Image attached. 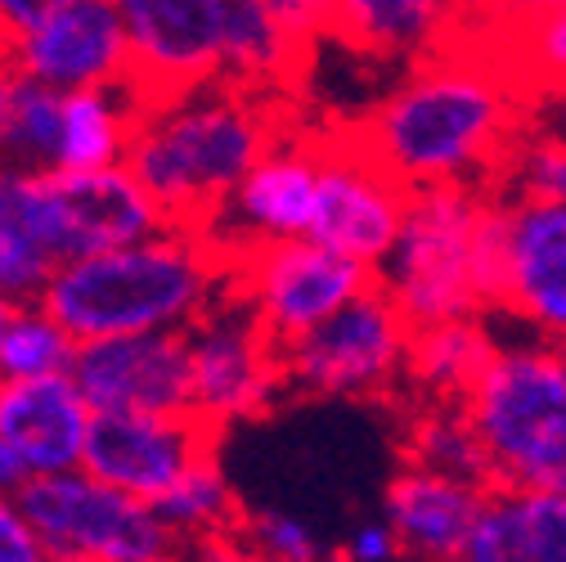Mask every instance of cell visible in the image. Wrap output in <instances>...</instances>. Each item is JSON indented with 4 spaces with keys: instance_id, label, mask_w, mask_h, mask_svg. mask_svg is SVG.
Segmentation results:
<instances>
[{
    "instance_id": "6da1fadb",
    "label": "cell",
    "mask_w": 566,
    "mask_h": 562,
    "mask_svg": "<svg viewBox=\"0 0 566 562\" xmlns=\"http://www.w3.org/2000/svg\"><path fill=\"white\" fill-rule=\"evenodd\" d=\"M535 104L494 45L459 37L422 54L405 77L350 126V135L405 185H490L531 122Z\"/></svg>"
},
{
    "instance_id": "7a4b0ae2",
    "label": "cell",
    "mask_w": 566,
    "mask_h": 562,
    "mask_svg": "<svg viewBox=\"0 0 566 562\" xmlns=\"http://www.w3.org/2000/svg\"><path fill=\"white\" fill-rule=\"evenodd\" d=\"M293 126L279 95L207 82L139 108L126 167L149 189L167 226L207 230L248 167Z\"/></svg>"
},
{
    "instance_id": "3957f363",
    "label": "cell",
    "mask_w": 566,
    "mask_h": 562,
    "mask_svg": "<svg viewBox=\"0 0 566 562\" xmlns=\"http://www.w3.org/2000/svg\"><path fill=\"white\" fill-rule=\"evenodd\" d=\"M230 289V257L202 230L158 226L122 248L63 261L36 302L73 342L117 333H185Z\"/></svg>"
},
{
    "instance_id": "277c9868",
    "label": "cell",
    "mask_w": 566,
    "mask_h": 562,
    "mask_svg": "<svg viewBox=\"0 0 566 562\" xmlns=\"http://www.w3.org/2000/svg\"><path fill=\"white\" fill-rule=\"evenodd\" d=\"M500 212L504 194L490 185L409 189L400 235L374 279L413 329L494 315L500 306Z\"/></svg>"
},
{
    "instance_id": "5b68a950",
    "label": "cell",
    "mask_w": 566,
    "mask_h": 562,
    "mask_svg": "<svg viewBox=\"0 0 566 562\" xmlns=\"http://www.w3.org/2000/svg\"><path fill=\"white\" fill-rule=\"evenodd\" d=\"M459 405L485 450L490 486L566 490V346L494 337Z\"/></svg>"
},
{
    "instance_id": "8992f818",
    "label": "cell",
    "mask_w": 566,
    "mask_h": 562,
    "mask_svg": "<svg viewBox=\"0 0 566 562\" xmlns=\"http://www.w3.org/2000/svg\"><path fill=\"white\" fill-rule=\"evenodd\" d=\"M409 337L413 324L374 279L311 333L279 346L283 387L315 400H391L405 392Z\"/></svg>"
},
{
    "instance_id": "52a82bcc",
    "label": "cell",
    "mask_w": 566,
    "mask_h": 562,
    "mask_svg": "<svg viewBox=\"0 0 566 562\" xmlns=\"http://www.w3.org/2000/svg\"><path fill=\"white\" fill-rule=\"evenodd\" d=\"M14 500L36 531L45 562H145L180 553L154 504L126 496L86 468L28 477Z\"/></svg>"
},
{
    "instance_id": "ba28073f",
    "label": "cell",
    "mask_w": 566,
    "mask_h": 562,
    "mask_svg": "<svg viewBox=\"0 0 566 562\" xmlns=\"http://www.w3.org/2000/svg\"><path fill=\"white\" fill-rule=\"evenodd\" d=\"M185 356L189 409L217 433L270 414L279 396L289 392L274 337L256 324V315L234 289H226L185 329Z\"/></svg>"
},
{
    "instance_id": "9c48e42d",
    "label": "cell",
    "mask_w": 566,
    "mask_h": 562,
    "mask_svg": "<svg viewBox=\"0 0 566 562\" xmlns=\"http://www.w3.org/2000/svg\"><path fill=\"white\" fill-rule=\"evenodd\" d=\"M374 284V270L319 239H279L230 257V289L248 302L256 324L289 346Z\"/></svg>"
},
{
    "instance_id": "30bf717a",
    "label": "cell",
    "mask_w": 566,
    "mask_h": 562,
    "mask_svg": "<svg viewBox=\"0 0 566 562\" xmlns=\"http://www.w3.org/2000/svg\"><path fill=\"white\" fill-rule=\"evenodd\" d=\"M315 158H319V185H315L311 239L378 270L400 235L409 189L350 131L315 135Z\"/></svg>"
},
{
    "instance_id": "8fae6325",
    "label": "cell",
    "mask_w": 566,
    "mask_h": 562,
    "mask_svg": "<svg viewBox=\"0 0 566 562\" xmlns=\"http://www.w3.org/2000/svg\"><path fill=\"white\" fill-rule=\"evenodd\" d=\"M230 0H117L139 108L221 82V23Z\"/></svg>"
},
{
    "instance_id": "7c38bea8",
    "label": "cell",
    "mask_w": 566,
    "mask_h": 562,
    "mask_svg": "<svg viewBox=\"0 0 566 562\" xmlns=\"http://www.w3.org/2000/svg\"><path fill=\"white\" fill-rule=\"evenodd\" d=\"M315 185H319L315 131L297 122L248 167V176L234 185V194L221 202V212L207 221L202 235L226 257L256 243L306 239L315 226Z\"/></svg>"
},
{
    "instance_id": "4fadbf2b",
    "label": "cell",
    "mask_w": 566,
    "mask_h": 562,
    "mask_svg": "<svg viewBox=\"0 0 566 562\" xmlns=\"http://www.w3.org/2000/svg\"><path fill=\"white\" fill-rule=\"evenodd\" d=\"M531 337L566 346V207L504 198L500 212V306Z\"/></svg>"
},
{
    "instance_id": "5bb4252c",
    "label": "cell",
    "mask_w": 566,
    "mask_h": 562,
    "mask_svg": "<svg viewBox=\"0 0 566 562\" xmlns=\"http://www.w3.org/2000/svg\"><path fill=\"white\" fill-rule=\"evenodd\" d=\"M221 437L193 409L180 414H91L82 468L126 496L154 504L202 455L221 450Z\"/></svg>"
},
{
    "instance_id": "9a60e30c",
    "label": "cell",
    "mask_w": 566,
    "mask_h": 562,
    "mask_svg": "<svg viewBox=\"0 0 566 562\" xmlns=\"http://www.w3.org/2000/svg\"><path fill=\"white\" fill-rule=\"evenodd\" d=\"M67 378L91 414H180L189 409L185 333H117L77 342Z\"/></svg>"
},
{
    "instance_id": "2e32d148",
    "label": "cell",
    "mask_w": 566,
    "mask_h": 562,
    "mask_svg": "<svg viewBox=\"0 0 566 562\" xmlns=\"http://www.w3.org/2000/svg\"><path fill=\"white\" fill-rule=\"evenodd\" d=\"M28 82L50 91L122 86L130 73L117 0H63V6L0 50Z\"/></svg>"
},
{
    "instance_id": "e0dca14e",
    "label": "cell",
    "mask_w": 566,
    "mask_h": 562,
    "mask_svg": "<svg viewBox=\"0 0 566 562\" xmlns=\"http://www.w3.org/2000/svg\"><path fill=\"white\" fill-rule=\"evenodd\" d=\"M91 405L67 374L0 378V446L28 477L82 468Z\"/></svg>"
},
{
    "instance_id": "ac0fdd59",
    "label": "cell",
    "mask_w": 566,
    "mask_h": 562,
    "mask_svg": "<svg viewBox=\"0 0 566 562\" xmlns=\"http://www.w3.org/2000/svg\"><path fill=\"white\" fill-rule=\"evenodd\" d=\"M67 261L59 194L50 171L0 167V298L36 302L45 279Z\"/></svg>"
},
{
    "instance_id": "d6986e66",
    "label": "cell",
    "mask_w": 566,
    "mask_h": 562,
    "mask_svg": "<svg viewBox=\"0 0 566 562\" xmlns=\"http://www.w3.org/2000/svg\"><path fill=\"white\" fill-rule=\"evenodd\" d=\"M485 486L446 477L418 464H400V472L387 481L382 496V522L391 527L396 544L413 562H454L468 544V531L476 522Z\"/></svg>"
},
{
    "instance_id": "ffe728a7",
    "label": "cell",
    "mask_w": 566,
    "mask_h": 562,
    "mask_svg": "<svg viewBox=\"0 0 566 562\" xmlns=\"http://www.w3.org/2000/svg\"><path fill=\"white\" fill-rule=\"evenodd\" d=\"M50 176L59 194L67 261L86 252H104V248H122L130 239H145L158 226H167L158 202L130 176L126 163L95 167V171H50Z\"/></svg>"
},
{
    "instance_id": "44dd1931",
    "label": "cell",
    "mask_w": 566,
    "mask_h": 562,
    "mask_svg": "<svg viewBox=\"0 0 566 562\" xmlns=\"http://www.w3.org/2000/svg\"><path fill=\"white\" fill-rule=\"evenodd\" d=\"M463 32V0H333V37L382 63L437 54Z\"/></svg>"
},
{
    "instance_id": "7402d4cb",
    "label": "cell",
    "mask_w": 566,
    "mask_h": 562,
    "mask_svg": "<svg viewBox=\"0 0 566 562\" xmlns=\"http://www.w3.org/2000/svg\"><path fill=\"white\" fill-rule=\"evenodd\" d=\"M454 562H566V490L485 486Z\"/></svg>"
},
{
    "instance_id": "603a6c76",
    "label": "cell",
    "mask_w": 566,
    "mask_h": 562,
    "mask_svg": "<svg viewBox=\"0 0 566 562\" xmlns=\"http://www.w3.org/2000/svg\"><path fill=\"white\" fill-rule=\"evenodd\" d=\"M306 67L311 50L283 32L261 10V0H230L221 23V82L289 100V91L306 77Z\"/></svg>"
},
{
    "instance_id": "cb8c5ba5",
    "label": "cell",
    "mask_w": 566,
    "mask_h": 562,
    "mask_svg": "<svg viewBox=\"0 0 566 562\" xmlns=\"http://www.w3.org/2000/svg\"><path fill=\"white\" fill-rule=\"evenodd\" d=\"M139 100L122 86H82L59 95V149L54 171H95L126 163Z\"/></svg>"
},
{
    "instance_id": "d4e9b609",
    "label": "cell",
    "mask_w": 566,
    "mask_h": 562,
    "mask_svg": "<svg viewBox=\"0 0 566 562\" xmlns=\"http://www.w3.org/2000/svg\"><path fill=\"white\" fill-rule=\"evenodd\" d=\"M494 351V333L485 320H446L422 324L409 337L405 392L413 400H463L472 378Z\"/></svg>"
},
{
    "instance_id": "484cf974",
    "label": "cell",
    "mask_w": 566,
    "mask_h": 562,
    "mask_svg": "<svg viewBox=\"0 0 566 562\" xmlns=\"http://www.w3.org/2000/svg\"><path fill=\"white\" fill-rule=\"evenodd\" d=\"M154 513L163 518V527L176 535V544L185 549L189 540H202V535H217V531H230L239 527V496H234V481L226 477L221 468V450L202 455L198 464H189L171 490L154 500Z\"/></svg>"
},
{
    "instance_id": "4316f807",
    "label": "cell",
    "mask_w": 566,
    "mask_h": 562,
    "mask_svg": "<svg viewBox=\"0 0 566 562\" xmlns=\"http://www.w3.org/2000/svg\"><path fill=\"white\" fill-rule=\"evenodd\" d=\"M405 464L490 486L485 450L459 400H418L405 424Z\"/></svg>"
},
{
    "instance_id": "83f0119b",
    "label": "cell",
    "mask_w": 566,
    "mask_h": 562,
    "mask_svg": "<svg viewBox=\"0 0 566 562\" xmlns=\"http://www.w3.org/2000/svg\"><path fill=\"white\" fill-rule=\"evenodd\" d=\"M504 198H539V202H562L566 207V126L562 122H531L513 139V149L494 180Z\"/></svg>"
},
{
    "instance_id": "f1b7e54d",
    "label": "cell",
    "mask_w": 566,
    "mask_h": 562,
    "mask_svg": "<svg viewBox=\"0 0 566 562\" xmlns=\"http://www.w3.org/2000/svg\"><path fill=\"white\" fill-rule=\"evenodd\" d=\"M77 342L41 302H14L0 329V378H50L67 374Z\"/></svg>"
},
{
    "instance_id": "f546056e",
    "label": "cell",
    "mask_w": 566,
    "mask_h": 562,
    "mask_svg": "<svg viewBox=\"0 0 566 562\" xmlns=\"http://www.w3.org/2000/svg\"><path fill=\"white\" fill-rule=\"evenodd\" d=\"M494 54L509 63V73L522 82L535 108L562 104L566 100V6L504 41H494Z\"/></svg>"
},
{
    "instance_id": "4dcf8cb0",
    "label": "cell",
    "mask_w": 566,
    "mask_h": 562,
    "mask_svg": "<svg viewBox=\"0 0 566 562\" xmlns=\"http://www.w3.org/2000/svg\"><path fill=\"white\" fill-rule=\"evenodd\" d=\"M239 531L270 558V562H337V553L315 535V527H306L293 513L279 509H252L239 513Z\"/></svg>"
},
{
    "instance_id": "1f68e13d",
    "label": "cell",
    "mask_w": 566,
    "mask_h": 562,
    "mask_svg": "<svg viewBox=\"0 0 566 562\" xmlns=\"http://www.w3.org/2000/svg\"><path fill=\"white\" fill-rule=\"evenodd\" d=\"M566 0H463V10H468V37L494 45V41H504L539 19H548L553 10H562Z\"/></svg>"
},
{
    "instance_id": "d6a6232c",
    "label": "cell",
    "mask_w": 566,
    "mask_h": 562,
    "mask_svg": "<svg viewBox=\"0 0 566 562\" xmlns=\"http://www.w3.org/2000/svg\"><path fill=\"white\" fill-rule=\"evenodd\" d=\"M261 10L306 50L333 37V0H261Z\"/></svg>"
},
{
    "instance_id": "836d02e7",
    "label": "cell",
    "mask_w": 566,
    "mask_h": 562,
    "mask_svg": "<svg viewBox=\"0 0 566 562\" xmlns=\"http://www.w3.org/2000/svg\"><path fill=\"white\" fill-rule=\"evenodd\" d=\"M0 562H45V549L28 527L14 490H0Z\"/></svg>"
},
{
    "instance_id": "e575fe53",
    "label": "cell",
    "mask_w": 566,
    "mask_h": 562,
    "mask_svg": "<svg viewBox=\"0 0 566 562\" xmlns=\"http://www.w3.org/2000/svg\"><path fill=\"white\" fill-rule=\"evenodd\" d=\"M180 558H185V562H270L239 527L217 531V535H202V540H189V544L180 549Z\"/></svg>"
},
{
    "instance_id": "d590c367",
    "label": "cell",
    "mask_w": 566,
    "mask_h": 562,
    "mask_svg": "<svg viewBox=\"0 0 566 562\" xmlns=\"http://www.w3.org/2000/svg\"><path fill=\"white\" fill-rule=\"evenodd\" d=\"M28 77L19 73V67L0 54V167H6L10 158V145H14V131H19V113L28 104Z\"/></svg>"
},
{
    "instance_id": "8d00e7d4",
    "label": "cell",
    "mask_w": 566,
    "mask_h": 562,
    "mask_svg": "<svg viewBox=\"0 0 566 562\" xmlns=\"http://www.w3.org/2000/svg\"><path fill=\"white\" fill-rule=\"evenodd\" d=\"M396 558H400V544L387 522H360L337 553V562H396Z\"/></svg>"
},
{
    "instance_id": "74e56055",
    "label": "cell",
    "mask_w": 566,
    "mask_h": 562,
    "mask_svg": "<svg viewBox=\"0 0 566 562\" xmlns=\"http://www.w3.org/2000/svg\"><path fill=\"white\" fill-rule=\"evenodd\" d=\"M59 6H63V0H0V50L14 45L36 23H45Z\"/></svg>"
},
{
    "instance_id": "f35d334b",
    "label": "cell",
    "mask_w": 566,
    "mask_h": 562,
    "mask_svg": "<svg viewBox=\"0 0 566 562\" xmlns=\"http://www.w3.org/2000/svg\"><path fill=\"white\" fill-rule=\"evenodd\" d=\"M23 486V472H19V464L10 459V450L0 446V490H19Z\"/></svg>"
},
{
    "instance_id": "ab89813d",
    "label": "cell",
    "mask_w": 566,
    "mask_h": 562,
    "mask_svg": "<svg viewBox=\"0 0 566 562\" xmlns=\"http://www.w3.org/2000/svg\"><path fill=\"white\" fill-rule=\"evenodd\" d=\"M145 562H185L180 553H167V558H145Z\"/></svg>"
},
{
    "instance_id": "60d3db41",
    "label": "cell",
    "mask_w": 566,
    "mask_h": 562,
    "mask_svg": "<svg viewBox=\"0 0 566 562\" xmlns=\"http://www.w3.org/2000/svg\"><path fill=\"white\" fill-rule=\"evenodd\" d=\"M6 315H10V302H6V298H0V329H6Z\"/></svg>"
},
{
    "instance_id": "b9f144b4",
    "label": "cell",
    "mask_w": 566,
    "mask_h": 562,
    "mask_svg": "<svg viewBox=\"0 0 566 562\" xmlns=\"http://www.w3.org/2000/svg\"><path fill=\"white\" fill-rule=\"evenodd\" d=\"M562 113H566V100H562ZM562 126H566V122H562Z\"/></svg>"
}]
</instances>
